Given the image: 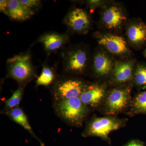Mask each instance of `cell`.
<instances>
[{"mask_svg": "<svg viewBox=\"0 0 146 146\" xmlns=\"http://www.w3.org/2000/svg\"><path fill=\"white\" fill-rule=\"evenodd\" d=\"M57 115L65 122L76 126L82 125L88 113L87 107L79 97L55 101Z\"/></svg>", "mask_w": 146, "mask_h": 146, "instance_id": "1", "label": "cell"}, {"mask_svg": "<svg viewBox=\"0 0 146 146\" xmlns=\"http://www.w3.org/2000/svg\"><path fill=\"white\" fill-rule=\"evenodd\" d=\"M7 76L13 79L20 86H25L36 76L35 68L28 53H21L7 61Z\"/></svg>", "mask_w": 146, "mask_h": 146, "instance_id": "2", "label": "cell"}, {"mask_svg": "<svg viewBox=\"0 0 146 146\" xmlns=\"http://www.w3.org/2000/svg\"><path fill=\"white\" fill-rule=\"evenodd\" d=\"M62 58L63 70L67 73L82 74L88 66V54L82 48L63 49Z\"/></svg>", "mask_w": 146, "mask_h": 146, "instance_id": "3", "label": "cell"}, {"mask_svg": "<svg viewBox=\"0 0 146 146\" xmlns=\"http://www.w3.org/2000/svg\"><path fill=\"white\" fill-rule=\"evenodd\" d=\"M85 85L78 80L60 78L56 80L52 87L55 101L79 97Z\"/></svg>", "mask_w": 146, "mask_h": 146, "instance_id": "4", "label": "cell"}, {"mask_svg": "<svg viewBox=\"0 0 146 146\" xmlns=\"http://www.w3.org/2000/svg\"><path fill=\"white\" fill-rule=\"evenodd\" d=\"M121 125L119 121L112 118H96L89 124L86 136H95L107 140L110 133L117 130Z\"/></svg>", "mask_w": 146, "mask_h": 146, "instance_id": "5", "label": "cell"}, {"mask_svg": "<svg viewBox=\"0 0 146 146\" xmlns=\"http://www.w3.org/2000/svg\"><path fill=\"white\" fill-rule=\"evenodd\" d=\"M130 92L129 87L115 89L111 91L106 102L108 113L114 115L125 108L130 100Z\"/></svg>", "mask_w": 146, "mask_h": 146, "instance_id": "6", "label": "cell"}, {"mask_svg": "<svg viewBox=\"0 0 146 146\" xmlns=\"http://www.w3.org/2000/svg\"><path fill=\"white\" fill-rule=\"evenodd\" d=\"M64 22L70 29L78 33L87 31L90 25L88 14L83 9L78 8L70 11L66 15Z\"/></svg>", "mask_w": 146, "mask_h": 146, "instance_id": "7", "label": "cell"}, {"mask_svg": "<svg viewBox=\"0 0 146 146\" xmlns=\"http://www.w3.org/2000/svg\"><path fill=\"white\" fill-rule=\"evenodd\" d=\"M68 40L69 36L67 34L50 32L41 35L38 41L42 43L47 53L50 54L64 48Z\"/></svg>", "mask_w": 146, "mask_h": 146, "instance_id": "8", "label": "cell"}, {"mask_svg": "<svg viewBox=\"0 0 146 146\" xmlns=\"http://www.w3.org/2000/svg\"><path fill=\"white\" fill-rule=\"evenodd\" d=\"M105 95L104 87L97 84L85 86L79 97L86 106L94 107L99 104Z\"/></svg>", "mask_w": 146, "mask_h": 146, "instance_id": "9", "label": "cell"}, {"mask_svg": "<svg viewBox=\"0 0 146 146\" xmlns=\"http://www.w3.org/2000/svg\"><path fill=\"white\" fill-rule=\"evenodd\" d=\"M98 41L100 45L114 54H124L128 52L126 42L122 36L106 35L101 36Z\"/></svg>", "mask_w": 146, "mask_h": 146, "instance_id": "10", "label": "cell"}, {"mask_svg": "<svg viewBox=\"0 0 146 146\" xmlns=\"http://www.w3.org/2000/svg\"><path fill=\"white\" fill-rule=\"evenodd\" d=\"M35 11L22 4L19 0L8 1L7 15L11 20L24 21L31 18Z\"/></svg>", "mask_w": 146, "mask_h": 146, "instance_id": "11", "label": "cell"}, {"mask_svg": "<svg viewBox=\"0 0 146 146\" xmlns=\"http://www.w3.org/2000/svg\"><path fill=\"white\" fill-rule=\"evenodd\" d=\"M125 20L121 10L115 6H112L105 11L103 21L106 27L110 29L119 27Z\"/></svg>", "mask_w": 146, "mask_h": 146, "instance_id": "12", "label": "cell"}, {"mask_svg": "<svg viewBox=\"0 0 146 146\" xmlns=\"http://www.w3.org/2000/svg\"><path fill=\"white\" fill-rule=\"evenodd\" d=\"M133 62L132 61L117 62L113 69V77L117 83L126 82L131 79L133 75Z\"/></svg>", "mask_w": 146, "mask_h": 146, "instance_id": "13", "label": "cell"}, {"mask_svg": "<svg viewBox=\"0 0 146 146\" xmlns=\"http://www.w3.org/2000/svg\"><path fill=\"white\" fill-rule=\"evenodd\" d=\"M128 38L133 44L137 46L143 45L146 42V25L143 22L134 24L127 31Z\"/></svg>", "mask_w": 146, "mask_h": 146, "instance_id": "14", "label": "cell"}, {"mask_svg": "<svg viewBox=\"0 0 146 146\" xmlns=\"http://www.w3.org/2000/svg\"><path fill=\"white\" fill-rule=\"evenodd\" d=\"M93 67L94 71L97 74L107 75L112 70V61L105 54L99 53L94 58Z\"/></svg>", "mask_w": 146, "mask_h": 146, "instance_id": "15", "label": "cell"}, {"mask_svg": "<svg viewBox=\"0 0 146 146\" xmlns=\"http://www.w3.org/2000/svg\"><path fill=\"white\" fill-rule=\"evenodd\" d=\"M6 111L7 116L11 120L22 126L25 129L28 131L31 134L32 136L39 140L35 134L29 122L27 117L23 111V110L20 108L18 107Z\"/></svg>", "mask_w": 146, "mask_h": 146, "instance_id": "16", "label": "cell"}, {"mask_svg": "<svg viewBox=\"0 0 146 146\" xmlns=\"http://www.w3.org/2000/svg\"><path fill=\"white\" fill-rule=\"evenodd\" d=\"M56 80V76L54 68L44 65L41 74L36 79V85L37 86H48L52 84H53Z\"/></svg>", "mask_w": 146, "mask_h": 146, "instance_id": "17", "label": "cell"}, {"mask_svg": "<svg viewBox=\"0 0 146 146\" xmlns=\"http://www.w3.org/2000/svg\"><path fill=\"white\" fill-rule=\"evenodd\" d=\"M25 86H20L13 92L11 96L5 102L6 111L18 107L23 95Z\"/></svg>", "mask_w": 146, "mask_h": 146, "instance_id": "18", "label": "cell"}, {"mask_svg": "<svg viewBox=\"0 0 146 146\" xmlns=\"http://www.w3.org/2000/svg\"><path fill=\"white\" fill-rule=\"evenodd\" d=\"M133 110L135 114L146 115V91L137 94L133 100Z\"/></svg>", "mask_w": 146, "mask_h": 146, "instance_id": "19", "label": "cell"}, {"mask_svg": "<svg viewBox=\"0 0 146 146\" xmlns=\"http://www.w3.org/2000/svg\"><path fill=\"white\" fill-rule=\"evenodd\" d=\"M134 79L136 85L142 88L146 87V65L139 64L134 74Z\"/></svg>", "mask_w": 146, "mask_h": 146, "instance_id": "20", "label": "cell"}, {"mask_svg": "<svg viewBox=\"0 0 146 146\" xmlns=\"http://www.w3.org/2000/svg\"><path fill=\"white\" fill-rule=\"evenodd\" d=\"M19 1L35 12L41 5V1L38 0H19Z\"/></svg>", "mask_w": 146, "mask_h": 146, "instance_id": "21", "label": "cell"}, {"mask_svg": "<svg viewBox=\"0 0 146 146\" xmlns=\"http://www.w3.org/2000/svg\"><path fill=\"white\" fill-rule=\"evenodd\" d=\"M8 1L1 0L0 1V9L1 12L7 15V8H8Z\"/></svg>", "mask_w": 146, "mask_h": 146, "instance_id": "22", "label": "cell"}, {"mask_svg": "<svg viewBox=\"0 0 146 146\" xmlns=\"http://www.w3.org/2000/svg\"><path fill=\"white\" fill-rule=\"evenodd\" d=\"M124 146H145L143 142L139 140H133L129 142Z\"/></svg>", "mask_w": 146, "mask_h": 146, "instance_id": "23", "label": "cell"}, {"mask_svg": "<svg viewBox=\"0 0 146 146\" xmlns=\"http://www.w3.org/2000/svg\"><path fill=\"white\" fill-rule=\"evenodd\" d=\"M88 5L90 6L95 7L99 5V1H88Z\"/></svg>", "mask_w": 146, "mask_h": 146, "instance_id": "24", "label": "cell"}, {"mask_svg": "<svg viewBox=\"0 0 146 146\" xmlns=\"http://www.w3.org/2000/svg\"><path fill=\"white\" fill-rule=\"evenodd\" d=\"M144 55H145V57L146 58V46L145 49V51H144Z\"/></svg>", "mask_w": 146, "mask_h": 146, "instance_id": "25", "label": "cell"}]
</instances>
